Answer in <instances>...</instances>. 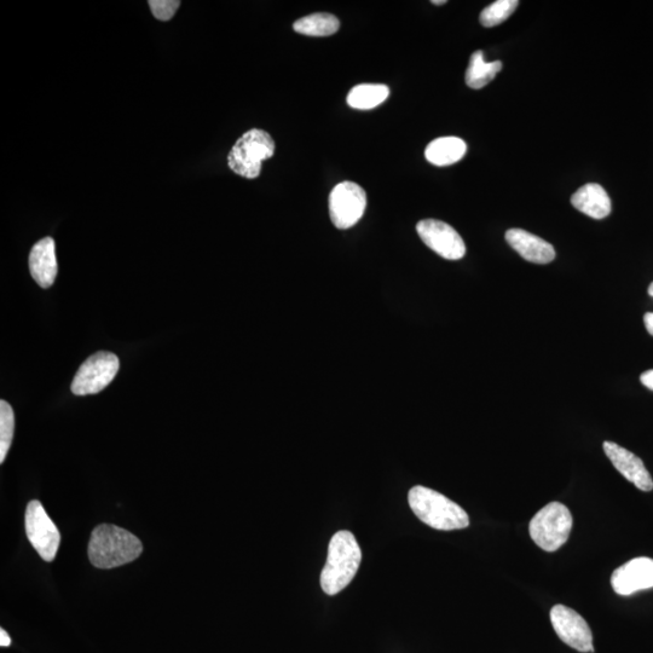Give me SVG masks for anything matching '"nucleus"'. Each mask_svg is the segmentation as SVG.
<instances>
[{
	"mask_svg": "<svg viewBox=\"0 0 653 653\" xmlns=\"http://www.w3.org/2000/svg\"><path fill=\"white\" fill-rule=\"evenodd\" d=\"M506 241L514 251L530 263L548 264L556 258V251L551 244L523 229L508 230Z\"/></svg>",
	"mask_w": 653,
	"mask_h": 653,
	"instance_id": "13",
	"label": "nucleus"
},
{
	"mask_svg": "<svg viewBox=\"0 0 653 653\" xmlns=\"http://www.w3.org/2000/svg\"><path fill=\"white\" fill-rule=\"evenodd\" d=\"M11 644V639L9 637V634L4 631V629H0V646L2 647H8Z\"/></svg>",
	"mask_w": 653,
	"mask_h": 653,
	"instance_id": "25",
	"label": "nucleus"
},
{
	"mask_svg": "<svg viewBox=\"0 0 653 653\" xmlns=\"http://www.w3.org/2000/svg\"><path fill=\"white\" fill-rule=\"evenodd\" d=\"M416 231L424 244L438 256L448 260L465 257L466 245L458 231L437 219H424L416 225Z\"/></svg>",
	"mask_w": 653,
	"mask_h": 653,
	"instance_id": "9",
	"label": "nucleus"
},
{
	"mask_svg": "<svg viewBox=\"0 0 653 653\" xmlns=\"http://www.w3.org/2000/svg\"><path fill=\"white\" fill-rule=\"evenodd\" d=\"M550 616L554 631L566 645L580 652H594L593 634L585 618L564 605L553 606Z\"/></svg>",
	"mask_w": 653,
	"mask_h": 653,
	"instance_id": "10",
	"label": "nucleus"
},
{
	"mask_svg": "<svg viewBox=\"0 0 653 653\" xmlns=\"http://www.w3.org/2000/svg\"><path fill=\"white\" fill-rule=\"evenodd\" d=\"M119 358L112 352L101 351L86 360L75 374L71 386L77 396L96 395L112 383L119 371Z\"/></svg>",
	"mask_w": 653,
	"mask_h": 653,
	"instance_id": "6",
	"label": "nucleus"
},
{
	"mask_svg": "<svg viewBox=\"0 0 653 653\" xmlns=\"http://www.w3.org/2000/svg\"><path fill=\"white\" fill-rule=\"evenodd\" d=\"M367 194L354 182L338 184L329 195V216L338 229L354 227L364 215Z\"/></svg>",
	"mask_w": 653,
	"mask_h": 653,
	"instance_id": "7",
	"label": "nucleus"
},
{
	"mask_svg": "<svg viewBox=\"0 0 653 653\" xmlns=\"http://www.w3.org/2000/svg\"><path fill=\"white\" fill-rule=\"evenodd\" d=\"M571 529V512L560 502L543 507L529 524L531 539L546 552L558 551L568 541Z\"/></svg>",
	"mask_w": 653,
	"mask_h": 653,
	"instance_id": "5",
	"label": "nucleus"
},
{
	"mask_svg": "<svg viewBox=\"0 0 653 653\" xmlns=\"http://www.w3.org/2000/svg\"><path fill=\"white\" fill-rule=\"evenodd\" d=\"M466 152V143L461 138L441 137L427 146L425 158L432 165L443 167L459 163Z\"/></svg>",
	"mask_w": 653,
	"mask_h": 653,
	"instance_id": "16",
	"label": "nucleus"
},
{
	"mask_svg": "<svg viewBox=\"0 0 653 653\" xmlns=\"http://www.w3.org/2000/svg\"><path fill=\"white\" fill-rule=\"evenodd\" d=\"M293 28L294 31L303 34V36L329 37L339 31L340 22L332 14H311L294 23Z\"/></svg>",
	"mask_w": 653,
	"mask_h": 653,
	"instance_id": "18",
	"label": "nucleus"
},
{
	"mask_svg": "<svg viewBox=\"0 0 653 653\" xmlns=\"http://www.w3.org/2000/svg\"><path fill=\"white\" fill-rule=\"evenodd\" d=\"M31 275L42 288L54 285L57 276L56 246L54 239L44 238L33 246L30 259Z\"/></svg>",
	"mask_w": 653,
	"mask_h": 653,
	"instance_id": "14",
	"label": "nucleus"
},
{
	"mask_svg": "<svg viewBox=\"0 0 653 653\" xmlns=\"http://www.w3.org/2000/svg\"><path fill=\"white\" fill-rule=\"evenodd\" d=\"M390 95V89L381 84H362L355 86L349 92L348 104L351 108L360 111H369L380 106Z\"/></svg>",
	"mask_w": 653,
	"mask_h": 653,
	"instance_id": "19",
	"label": "nucleus"
},
{
	"mask_svg": "<svg viewBox=\"0 0 653 653\" xmlns=\"http://www.w3.org/2000/svg\"><path fill=\"white\" fill-rule=\"evenodd\" d=\"M362 551L356 537L348 530L338 531L328 546V557L321 574V587L328 595L342 592L360 568Z\"/></svg>",
	"mask_w": 653,
	"mask_h": 653,
	"instance_id": "2",
	"label": "nucleus"
},
{
	"mask_svg": "<svg viewBox=\"0 0 653 653\" xmlns=\"http://www.w3.org/2000/svg\"><path fill=\"white\" fill-rule=\"evenodd\" d=\"M408 501L415 516L433 529L450 531L470 525L464 508L436 490L418 485L409 491Z\"/></svg>",
	"mask_w": 653,
	"mask_h": 653,
	"instance_id": "3",
	"label": "nucleus"
},
{
	"mask_svg": "<svg viewBox=\"0 0 653 653\" xmlns=\"http://www.w3.org/2000/svg\"><path fill=\"white\" fill-rule=\"evenodd\" d=\"M143 552L142 542L130 531L102 524L91 534L89 558L98 569H113L134 562Z\"/></svg>",
	"mask_w": 653,
	"mask_h": 653,
	"instance_id": "1",
	"label": "nucleus"
},
{
	"mask_svg": "<svg viewBox=\"0 0 653 653\" xmlns=\"http://www.w3.org/2000/svg\"><path fill=\"white\" fill-rule=\"evenodd\" d=\"M571 204L577 211L585 213L593 219H604L610 216L611 200L608 193L597 183H589L572 195Z\"/></svg>",
	"mask_w": 653,
	"mask_h": 653,
	"instance_id": "15",
	"label": "nucleus"
},
{
	"mask_svg": "<svg viewBox=\"0 0 653 653\" xmlns=\"http://www.w3.org/2000/svg\"><path fill=\"white\" fill-rule=\"evenodd\" d=\"M446 3H447L446 0H433V2H432V4H435V5H444Z\"/></svg>",
	"mask_w": 653,
	"mask_h": 653,
	"instance_id": "26",
	"label": "nucleus"
},
{
	"mask_svg": "<svg viewBox=\"0 0 653 653\" xmlns=\"http://www.w3.org/2000/svg\"><path fill=\"white\" fill-rule=\"evenodd\" d=\"M518 5V0H498L482 11L479 20L484 27L501 25L516 11Z\"/></svg>",
	"mask_w": 653,
	"mask_h": 653,
	"instance_id": "21",
	"label": "nucleus"
},
{
	"mask_svg": "<svg viewBox=\"0 0 653 653\" xmlns=\"http://www.w3.org/2000/svg\"><path fill=\"white\" fill-rule=\"evenodd\" d=\"M649 294L651 297H653V282L649 287ZM644 322L647 332H649L653 337V312H647V314L644 316Z\"/></svg>",
	"mask_w": 653,
	"mask_h": 653,
	"instance_id": "23",
	"label": "nucleus"
},
{
	"mask_svg": "<svg viewBox=\"0 0 653 653\" xmlns=\"http://www.w3.org/2000/svg\"><path fill=\"white\" fill-rule=\"evenodd\" d=\"M611 586L620 595L653 588V559L641 557L629 560L614 571Z\"/></svg>",
	"mask_w": 653,
	"mask_h": 653,
	"instance_id": "11",
	"label": "nucleus"
},
{
	"mask_svg": "<svg viewBox=\"0 0 653 653\" xmlns=\"http://www.w3.org/2000/svg\"><path fill=\"white\" fill-rule=\"evenodd\" d=\"M149 7L155 19L170 21L175 16L178 8L181 7V2H178V0H150Z\"/></svg>",
	"mask_w": 653,
	"mask_h": 653,
	"instance_id": "22",
	"label": "nucleus"
},
{
	"mask_svg": "<svg viewBox=\"0 0 653 653\" xmlns=\"http://www.w3.org/2000/svg\"><path fill=\"white\" fill-rule=\"evenodd\" d=\"M603 447L612 465L627 481L643 491L653 489V479L649 471L646 470L643 460L614 442H604Z\"/></svg>",
	"mask_w": 653,
	"mask_h": 653,
	"instance_id": "12",
	"label": "nucleus"
},
{
	"mask_svg": "<svg viewBox=\"0 0 653 653\" xmlns=\"http://www.w3.org/2000/svg\"><path fill=\"white\" fill-rule=\"evenodd\" d=\"M502 69V62H485L483 51L473 52L466 72V84L479 90L487 86Z\"/></svg>",
	"mask_w": 653,
	"mask_h": 653,
	"instance_id": "17",
	"label": "nucleus"
},
{
	"mask_svg": "<svg viewBox=\"0 0 653 653\" xmlns=\"http://www.w3.org/2000/svg\"><path fill=\"white\" fill-rule=\"evenodd\" d=\"M26 533L34 550L45 562L50 563L56 558L61 542L60 531L37 500L27 506Z\"/></svg>",
	"mask_w": 653,
	"mask_h": 653,
	"instance_id": "8",
	"label": "nucleus"
},
{
	"mask_svg": "<svg viewBox=\"0 0 653 653\" xmlns=\"http://www.w3.org/2000/svg\"><path fill=\"white\" fill-rule=\"evenodd\" d=\"M640 381L647 389L653 391V369L641 374Z\"/></svg>",
	"mask_w": 653,
	"mask_h": 653,
	"instance_id": "24",
	"label": "nucleus"
},
{
	"mask_svg": "<svg viewBox=\"0 0 653 653\" xmlns=\"http://www.w3.org/2000/svg\"><path fill=\"white\" fill-rule=\"evenodd\" d=\"M275 142L267 131L252 129L236 141L228 155L230 170L247 179H256L264 160L273 158Z\"/></svg>",
	"mask_w": 653,
	"mask_h": 653,
	"instance_id": "4",
	"label": "nucleus"
},
{
	"mask_svg": "<svg viewBox=\"0 0 653 653\" xmlns=\"http://www.w3.org/2000/svg\"><path fill=\"white\" fill-rule=\"evenodd\" d=\"M15 430L14 410L8 402H0V462L7 458Z\"/></svg>",
	"mask_w": 653,
	"mask_h": 653,
	"instance_id": "20",
	"label": "nucleus"
}]
</instances>
